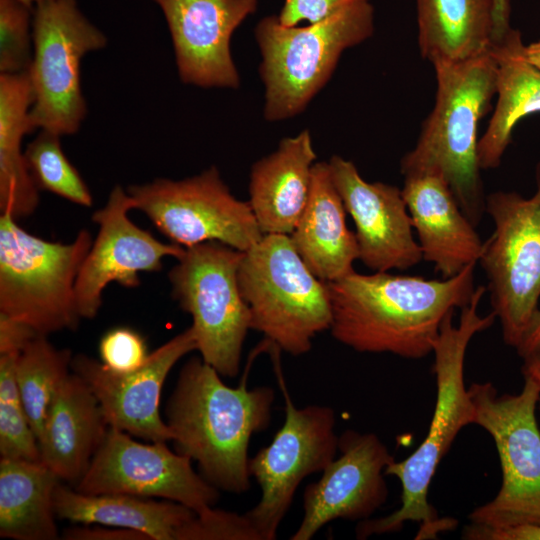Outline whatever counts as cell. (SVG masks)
Returning <instances> with one entry per match:
<instances>
[{"label":"cell","mask_w":540,"mask_h":540,"mask_svg":"<svg viewBox=\"0 0 540 540\" xmlns=\"http://www.w3.org/2000/svg\"><path fill=\"white\" fill-rule=\"evenodd\" d=\"M340 455L306 486L304 516L291 540H310L336 519H369L387 500L386 467L395 459L374 433L345 430L338 440Z\"/></svg>","instance_id":"16"},{"label":"cell","mask_w":540,"mask_h":540,"mask_svg":"<svg viewBox=\"0 0 540 540\" xmlns=\"http://www.w3.org/2000/svg\"><path fill=\"white\" fill-rule=\"evenodd\" d=\"M535 180L536 190L530 197L496 191L485 201V213L494 229L484 242L478 263L488 281L486 290L503 340L515 349L539 309L540 161Z\"/></svg>","instance_id":"9"},{"label":"cell","mask_w":540,"mask_h":540,"mask_svg":"<svg viewBox=\"0 0 540 540\" xmlns=\"http://www.w3.org/2000/svg\"><path fill=\"white\" fill-rule=\"evenodd\" d=\"M194 350L197 343L190 326L152 351L132 372H113L85 354L73 356L71 371L96 396L109 427L151 442H168L172 434L159 410L162 387L175 364Z\"/></svg>","instance_id":"17"},{"label":"cell","mask_w":540,"mask_h":540,"mask_svg":"<svg viewBox=\"0 0 540 540\" xmlns=\"http://www.w3.org/2000/svg\"><path fill=\"white\" fill-rule=\"evenodd\" d=\"M271 346L274 371L285 403V420L271 443L249 459V472L260 486L261 497L245 513L263 540L276 539L299 484L307 476L322 472L335 459L339 440L331 407L299 408L294 404L281 370L280 349Z\"/></svg>","instance_id":"12"},{"label":"cell","mask_w":540,"mask_h":540,"mask_svg":"<svg viewBox=\"0 0 540 540\" xmlns=\"http://www.w3.org/2000/svg\"><path fill=\"white\" fill-rule=\"evenodd\" d=\"M17 1L31 8L33 3L38 4L42 1H47V0H17Z\"/></svg>","instance_id":"43"},{"label":"cell","mask_w":540,"mask_h":540,"mask_svg":"<svg viewBox=\"0 0 540 540\" xmlns=\"http://www.w3.org/2000/svg\"><path fill=\"white\" fill-rule=\"evenodd\" d=\"M108 429L96 396L71 371L48 407L39 438L41 461L61 481L75 486L86 473Z\"/></svg>","instance_id":"21"},{"label":"cell","mask_w":540,"mask_h":540,"mask_svg":"<svg viewBox=\"0 0 540 540\" xmlns=\"http://www.w3.org/2000/svg\"><path fill=\"white\" fill-rule=\"evenodd\" d=\"M72 358L69 349L56 348L44 335L31 340L17 358L16 382L38 442L51 400L71 373Z\"/></svg>","instance_id":"29"},{"label":"cell","mask_w":540,"mask_h":540,"mask_svg":"<svg viewBox=\"0 0 540 540\" xmlns=\"http://www.w3.org/2000/svg\"><path fill=\"white\" fill-rule=\"evenodd\" d=\"M244 252L218 241L185 248L170 269L171 294L192 317L197 351L221 376H237L251 329L238 269Z\"/></svg>","instance_id":"10"},{"label":"cell","mask_w":540,"mask_h":540,"mask_svg":"<svg viewBox=\"0 0 540 540\" xmlns=\"http://www.w3.org/2000/svg\"><path fill=\"white\" fill-rule=\"evenodd\" d=\"M38 335L29 325L0 313V354L20 353Z\"/></svg>","instance_id":"38"},{"label":"cell","mask_w":540,"mask_h":540,"mask_svg":"<svg viewBox=\"0 0 540 540\" xmlns=\"http://www.w3.org/2000/svg\"><path fill=\"white\" fill-rule=\"evenodd\" d=\"M60 135L42 129L24 151L31 178L38 190H45L83 207L93 197L78 170L64 154Z\"/></svg>","instance_id":"30"},{"label":"cell","mask_w":540,"mask_h":540,"mask_svg":"<svg viewBox=\"0 0 540 540\" xmlns=\"http://www.w3.org/2000/svg\"><path fill=\"white\" fill-rule=\"evenodd\" d=\"M523 53L528 62L540 69V39L525 45Z\"/></svg>","instance_id":"42"},{"label":"cell","mask_w":540,"mask_h":540,"mask_svg":"<svg viewBox=\"0 0 540 540\" xmlns=\"http://www.w3.org/2000/svg\"><path fill=\"white\" fill-rule=\"evenodd\" d=\"M249 365L237 387H229L202 358L181 368L166 409L175 451L196 461L218 490L241 494L250 488L248 448L271 422L274 390L248 388Z\"/></svg>","instance_id":"2"},{"label":"cell","mask_w":540,"mask_h":540,"mask_svg":"<svg viewBox=\"0 0 540 540\" xmlns=\"http://www.w3.org/2000/svg\"><path fill=\"white\" fill-rule=\"evenodd\" d=\"M485 292V286L476 287L470 303L461 308L458 324L453 322L454 312L443 320L432 352L437 391L428 433L409 457L400 462L394 460L385 469V475L400 480L401 506L385 517L360 521L357 538L396 532L408 521L419 523L416 539L422 540L436 539L440 533L456 527V520L439 517L427 496L436 469L456 436L462 428L474 424V405L464 383V362L474 335L496 320L493 312L485 316L478 312Z\"/></svg>","instance_id":"3"},{"label":"cell","mask_w":540,"mask_h":540,"mask_svg":"<svg viewBox=\"0 0 540 540\" xmlns=\"http://www.w3.org/2000/svg\"><path fill=\"white\" fill-rule=\"evenodd\" d=\"M166 443H140L130 434L109 427L74 489L85 494L162 498L183 504L195 513L213 507L219 490L194 471L189 457L170 450Z\"/></svg>","instance_id":"14"},{"label":"cell","mask_w":540,"mask_h":540,"mask_svg":"<svg viewBox=\"0 0 540 540\" xmlns=\"http://www.w3.org/2000/svg\"><path fill=\"white\" fill-rule=\"evenodd\" d=\"M32 104L27 71L0 75V212L16 219L30 216L39 204V190L21 150L24 135L36 129Z\"/></svg>","instance_id":"27"},{"label":"cell","mask_w":540,"mask_h":540,"mask_svg":"<svg viewBox=\"0 0 540 540\" xmlns=\"http://www.w3.org/2000/svg\"><path fill=\"white\" fill-rule=\"evenodd\" d=\"M469 540H540V524L521 523L507 527H490L471 523L462 531Z\"/></svg>","instance_id":"36"},{"label":"cell","mask_w":540,"mask_h":540,"mask_svg":"<svg viewBox=\"0 0 540 540\" xmlns=\"http://www.w3.org/2000/svg\"><path fill=\"white\" fill-rule=\"evenodd\" d=\"M373 31L369 1L301 27L282 25L277 16L261 19L255 38L262 58L264 117L280 121L302 112L331 78L342 53Z\"/></svg>","instance_id":"5"},{"label":"cell","mask_w":540,"mask_h":540,"mask_svg":"<svg viewBox=\"0 0 540 540\" xmlns=\"http://www.w3.org/2000/svg\"><path fill=\"white\" fill-rule=\"evenodd\" d=\"M346 213L328 162H315L305 208L289 236L309 270L326 283L354 271L358 259L355 233L347 227Z\"/></svg>","instance_id":"23"},{"label":"cell","mask_w":540,"mask_h":540,"mask_svg":"<svg viewBox=\"0 0 540 540\" xmlns=\"http://www.w3.org/2000/svg\"><path fill=\"white\" fill-rule=\"evenodd\" d=\"M510 0H494L493 45L503 40L513 29L510 25Z\"/></svg>","instance_id":"40"},{"label":"cell","mask_w":540,"mask_h":540,"mask_svg":"<svg viewBox=\"0 0 540 540\" xmlns=\"http://www.w3.org/2000/svg\"><path fill=\"white\" fill-rule=\"evenodd\" d=\"M20 353L0 354V455L41 461L38 439L31 427L16 382Z\"/></svg>","instance_id":"31"},{"label":"cell","mask_w":540,"mask_h":540,"mask_svg":"<svg viewBox=\"0 0 540 540\" xmlns=\"http://www.w3.org/2000/svg\"><path fill=\"white\" fill-rule=\"evenodd\" d=\"M316 157L311 134L303 130L252 165L248 202L263 234L293 232L308 199Z\"/></svg>","instance_id":"22"},{"label":"cell","mask_w":540,"mask_h":540,"mask_svg":"<svg viewBox=\"0 0 540 540\" xmlns=\"http://www.w3.org/2000/svg\"><path fill=\"white\" fill-rule=\"evenodd\" d=\"M251 329L286 353L309 352L332 322L328 284L304 263L289 235L264 234L244 252L238 269Z\"/></svg>","instance_id":"6"},{"label":"cell","mask_w":540,"mask_h":540,"mask_svg":"<svg viewBox=\"0 0 540 540\" xmlns=\"http://www.w3.org/2000/svg\"><path fill=\"white\" fill-rule=\"evenodd\" d=\"M521 33L512 29L491 49L496 63L497 103L487 129L479 138L482 170L497 168L517 123L540 112V69L524 57Z\"/></svg>","instance_id":"24"},{"label":"cell","mask_w":540,"mask_h":540,"mask_svg":"<svg viewBox=\"0 0 540 540\" xmlns=\"http://www.w3.org/2000/svg\"><path fill=\"white\" fill-rule=\"evenodd\" d=\"M31 8L17 0H0V71H28L33 58Z\"/></svg>","instance_id":"32"},{"label":"cell","mask_w":540,"mask_h":540,"mask_svg":"<svg viewBox=\"0 0 540 540\" xmlns=\"http://www.w3.org/2000/svg\"><path fill=\"white\" fill-rule=\"evenodd\" d=\"M92 242L86 229L69 243L48 241L1 213L0 313L39 335L75 330L82 319L75 285Z\"/></svg>","instance_id":"7"},{"label":"cell","mask_w":540,"mask_h":540,"mask_svg":"<svg viewBox=\"0 0 540 540\" xmlns=\"http://www.w3.org/2000/svg\"><path fill=\"white\" fill-rule=\"evenodd\" d=\"M475 266L442 279L354 270L327 283L331 335L357 352L421 359L433 352L445 317L470 303Z\"/></svg>","instance_id":"1"},{"label":"cell","mask_w":540,"mask_h":540,"mask_svg":"<svg viewBox=\"0 0 540 540\" xmlns=\"http://www.w3.org/2000/svg\"><path fill=\"white\" fill-rule=\"evenodd\" d=\"M369 0H285L277 16L285 26H295L303 21L309 23L323 20L349 6Z\"/></svg>","instance_id":"35"},{"label":"cell","mask_w":540,"mask_h":540,"mask_svg":"<svg viewBox=\"0 0 540 540\" xmlns=\"http://www.w3.org/2000/svg\"><path fill=\"white\" fill-rule=\"evenodd\" d=\"M133 200L121 186L116 185L106 204L96 210L91 219L98 233L84 259L76 285V301L82 319L98 314L103 292L110 283L125 288L140 285L139 274L162 269L163 259H179L185 248L164 243L150 232L137 226L128 216Z\"/></svg>","instance_id":"15"},{"label":"cell","mask_w":540,"mask_h":540,"mask_svg":"<svg viewBox=\"0 0 540 540\" xmlns=\"http://www.w3.org/2000/svg\"><path fill=\"white\" fill-rule=\"evenodd\" d=\"M149 354L144 338L129 327L110 329L99 342L101 363L116 373H128L140 368Z\"/></svg>","instance_id":"34"},{"label":"cell","mask_w":540,"mask_h":540,"mask_svg":"<svg viewBox=\"0 0 540 540\" xmlns=\"http://www.w3.org/2000/svg\"><path fill=\"white\" fill-rule=\"evenodd\" d=\"M127 192L133 209L184 248L218 241L245 252L264 235L249 202L231 193L215 166L183 180L159 178L132 185Z\"/></svg>","instance_id":"13"},{"label":"cell","mask_w":540,"mask_h":540,"mask_svg":"<svg viewBox=\"0 0 540 540\" xmlns=\"http://www.w3.org/2000/svg\"><path fill=\"white\" fill-rule=\"evenodd\" d=\"M328 164L354 221L358 260L374 272L406 270L421 262L422 251L402 189L364 180L354 163L341 156H332Z\"/></svg>","instance_id":"18"},{"label":"cell","mask_w":540,"mask_h":540,"mask_svg":"<svg viewBox=\"0 0 540 540\" xmlns=\"http://www.w3.org/2000/svg\"><path fill=\"white\" fill-rule=\"evenodd\" d=\"M434 70L435 104L415 146L402 157L400 172L403 176H442L463 213L477 227L486 201L478 161V126L496 95V63L490 51Z\"/></svg>","instance_id":"4"},{"label":"cell","mask_w":540,"mask_h":540,"mask_svg":"<svg viewBox=\"0 0 540 540\" xmlns=\"http://www.w3.org/2000/svg\"><path fill=\"white\" fill-rule=\"evenodd\" d=\"M522 374L531 377L539 387L538 407L540 409V353L524 359Z\"/></svg>","instance_id":"41"},{"label":"cell","mask_w":540,"mask_h":540,"mask_svg":"<svg viewBox=\"0 0 540 540\" xmlns=\"http://www.w3.org/2000/svg\"><path fill=\"white\" fill-rule=\"evenodd\" d=\"M59 477L42 461L0 459V537L55 540Z\"/></svg>","instance_id":"28"},{"label":"cell","mask_w":540,"mask_h":540,"mask_svg":"<svg viewBox=\"0 0 540 540\" xmlns=\"http://www.w3.org/2000/svg\"><path fill=\"white\" fill-rule=\"evenodd\" d=\"M66 540H151L146 534L126 528L101 524H81L66 528L62 533Z\"/></svg>","instance_id":"37"},{"label":"cell","mask_w":540,"mask_h":540,"mask_svg":"<svg viewBox=\"0 0 540 540\" xmlns=\"http://www.w3.org/2000/svg\"><path fill=\"white\" fill-rule=\"evenodd\" d=\"M516 351L523 360L540 353V308Z\"/></svg>","instance_id":"39"},{"label":"cell","mask_w":540,"mask_h":540,"mask_svg":"<svg viewBox=\"0 0 540 540\" xmlns=\"http://www.w3.org/2000/svg\"><path fill=\"white\" fill-rule=\"evenodd\" d=\"M402 193L422 259L432 263L442 278L453 277L478 263L484 242L442 176L406 175Z\"/></svg>","instance_id":"20"},{"label":"cell","mask_w":540,"mask_h":540,"mask_svg":"<svg viewBox=\"0 0 540 540\" xmlns=\"http://www.w3.org/2000/svg\"><path fill=\"white\" fill-rule=\"evenodd\" d=\"M421 55L433 67L491 51L494 0H415Z\"/></svg>","instance_id":"25"},{"label":"cell","mask_w":540,"mask_h":540,"mask_svg":"<svg viewBox=\"0 0 540 540\" xmlns=\"http://www.w3.org/2000/svg\"><path fill=\"white\" fill-rule=\"evenodd\" d=\"M171 34L182 82L200 87L238 88L240 76L230 42L257 0H154Z\"/></svg>","instance_id":"19"},{"label":"cell","mask_w":540,"mask_h":540,"mask_svg":"<svg viewBox=\"0 0 540 540\" xmlns=\"http://www.w3.org/2000/svg\"><path fill=\"white\" fill-rule=\"evenodd\" d=\"M33 58L28 69L35 128L60 136L78 131L86 115L80 83L85 54L103 48L105 35L80 12L75 0L36 4L32 19Z\"/></svg>","instance_id":"11"},{"label":"cell","mask_w":540,"mask_h":540,"mask_svg":"<svg viewBox=\"0 0 540 540\" xmlns=\"http://www.w3.org/2000/svg\"><path fill=\"white\" fill-rule=\"evenodd\" d=\"M523 377V388L515 395H498L490 382L468 388L474 424L491 435L502 472L497 495L469 514L471 523L490 527L540 524L539 387L531 377Z\"/></svg>","instance_id":"8"},{"label":"cell","mask_w":540,"mask_h":540,"mask_svg":"<svg viewBox=\"0 0 540 540\" xmlns=\"http://www.w3.org/2000/svg\"><path fill=\"white\" fill-rule=\"evenodd\" d=\"M176 540H263L244 514L209 507L181 527Z\"/></svg>","instance_id":"33"},{"label":"cell","mask_w":540,"mask_h":540,"mask_svg":"<svg viewBox=\"0 0 540 540\" xmlns=\"http://www.w3.org/2000/svg\"><path fill=\"white\" fill-rule=\"evenodd\" d=\"M54 506L58 519L132 529L151 540H176L179 529L196 514L170 500L120 493L85 494L61 482L55 490Z\"/></svg>","instance_id":"26"}]
</instances>
